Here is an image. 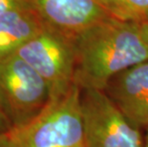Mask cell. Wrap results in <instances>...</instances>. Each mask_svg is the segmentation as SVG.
<instances>
[{
  "label": "cell",
  "mask_w": 148,
  "mask_h": 147,
  "mask_svg": "<svg viewBox=\"0 0 148 147\" xmlns=\"http://www.w3.org/2000/svg\"><path fill=\"white\" fill-rule=\"evenodd\" d=\"M146 20H148V12H147V14H146Z\"/></svg>",
  "instance_id": "cell-15"
},
{
  "label": "cell",
  "mask_w": 148,
  "mask_h": 147,
  "mask_svg": "<svg viewBox=\"0 0 148 147\" xmlns=\"http://www.w3.org/2000/svg\"><path fill=\"white\" fill-rule=\"evenodd\" d=\"M51 99L46 81L24 59L14 55L0 62V107L12 129L32 121Z\"/></svg>",
  "instance_id": "cell-3"
},
{
  "label": "cell",
  "mask_w": 148,
  "mask_h": 147,
  "mask_svg": "<svg viewBox=\"0 0 148 147\" xmlns=\"http://www.w3.org/2000/svg\"><path fill=\"white\" fill-rule=\"evenodd\" d=\"M46 81L51 98L65 95L75 84L74 39L46 26L15 53Z\"/></svg>",
  "instance_id": "cell-5"
},
{
  "label": "cell",
  "mask_w": 148,
  "mask_h": 147,
  "mask_svg": "<svg viewBox=\"0 0 148 147\" xmlns=\"http://www.w3.org/2000/svg\"><path fill=\"white\" fill-rule=\"evenodd\" d=\"M34 6L46 26L72 39L110 17L99 0H34Z\"/></svg>",
  "instance_id": "cell-6"
},
{
  "label": "cell",
  "mask_w": 148,
  "mask_h": 147,
  "mask_svg": "<svg viewBox=\"0 0 148 147\" xmlns=\"http://www.w3.org/2000/svg\"><path fill=\"white\" fill-rule=\"evenodd\" d=\"M44 27L45 24L34 7L0 14V62L15 55Z\"/></svg>",
  "instance_id": "cell-8"
},
{
  "label": "cell",
  "mask_w": 148,
  "mask_h": 147,
  "mask_svg": "<svg viewBox=\"0 0 148 147\" xmlns=\"http://www.w3.org/2000/svg\"><path fill=\"white\" fill-rule=\"evenodd\" d=\"M75 83L81 90L106 89L115 77L148 60V46L137 22L110 16L74 39Z\"/></svg>",
  "instance_id": "cell-1"
},
{
  "label": "cell",
  "mask_w": 148,
  "mask_h": 147,
  "mask_svg": "<svg viewBox=\"0 0 148 147\" xmlns=\"http://www.w3.org/2000/svg\"><path fill=\"white\" fill-rule=\"evenodd\" d=\"M12 129L10 123L6 118L4 113H3L1 107H0V134H6Z\"/></svg>",
  "instance_id": "cell-11"
},
{
  "label": "cell",
  "mask_w": 148,
  "mask_h": 147,
  "mask_svg": "<svg viewBox=\"0 0 148 147\" xmlns=\"http://www.w3.org/2000/svg\"><path fill=\"white\" fill-rule=\"evenodd\" d=\"M85 147H145L136 126L105 91L81 90Z\"/></svg>",
  "instance_id": "cell-4"
},
{
  "label": "cell",
  "mask_w": 148,
  "mask_h": 147,
  "mask_svg": "<svg viewBox=\"0 0 148 147\" xmlns=\"http://www.w3.org/2000/svg\"><path fill=\"white\" fill-rule=\"evenodd\" d=\"M33 7H34V0H0V14L14 10Z\"/></svg>",
  "instance_id": "cell-10"
},
{
  "label": "cell",
  "mask_w": 148,
  "mask_h": 147,
  "mask_svg": "<svg viewBox=\"0 0 148 147\" xmlns=\"http://www.w3.org/2000/svg\"><path fill=\"white\" fill-rule=\"evenodd\" d=\"M10 147H85L81 89L53 98L36 118L6 133Z\"/></svg>",
  "instance_id": "cell-2"
},
{
  "label": "cell",
  "mask_w": 148,
  "mask_h": 147,
  "mask_svg": "<svg viewBox=\"0 0 148 147\" xmlns=\"http://www.w3.org/2000/svg\"><path fill=\"white\" fill-rule=\"evenodd\" d=\"M0 147H10L9 146L6 134H0Z\"/></svg>",
  "instance_id": "cell-13"
},
{
  "label": "cell",
  "mask_w": 148,
  "mask_h": 147,
  "mask_svg": "<svg viewBox=\"0 0 148 147\" xmlns=\"http://www.w3.org/2000/svg\"><path fill=\"white\" fill-rule=\"evenodd\" d=\"M110 16L121 21L141 23L146 20L148 0H99Z\"/></svg>",
  "instance_id": "cell-9"
},
{
  "label": "cell",
  "mask_w": 148,
  "mask_h": 147,
  "mask_svg": "<svg viewBox=\"0 0 148 147\" xmlns=\"http://www.w3.org/2000/svg\"><path fill=\"white\" fill-rule=\"evenodd\" d=\"M144 142H145V147H148V128H146V132L144 135Z\"/></svg>",
  "instance_id": "cell-14"
},
{
  "label": "cell",
  "mask_w": 148,
  "mask_h": 147,
  "mask_svg": "<svg viewBox=\"0 0 148 147\" xmlns=\"http://www.w3.org/2000/svg\"><path fill=\"white\" fill-rule=\"evenodd\" d=\"M140 32L143 34L144 40H145L146 44L148 46V20L143 21V22L140 23Z\"/></svg>",
  "instance_id": "cell-12"
},
{
  "label": "cell",
  "mask_w": 148,
  "mask_h": 147,
  "mask_svg": "<svg viewBox=\"0 0 148 147\" xmlns=\"http://www.w3.org/2000/svg\"><path fill=\"white\" fill-rule=\"evenodd\" d=\"M138 128H148V60L115 77L104 90Z\"/></svg>",
  "instance_id": "cell-7"
}]
</instances>
